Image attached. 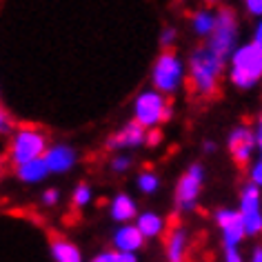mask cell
<instances>
[{
  "instance_id": "1",
  "label": "cell",
  "mask_w": 262,
  "mask_h": 262,
  "mask_svg": "<svg viewBox=\"0 0 262 262\" xmlns=\"http://www.w3.org/2000/svg\"><path fill=\"white\" fill-rule=\"evenodd\" d=\"M222 58H218L209 47H200L191 56V91L202 98H211L218 87V76Z\"/></svg>"
},
{
  "instance_id": "2",
  "label": "cell",
  "mask_w": 262,
  "mask_h": 262,
  "mask_svg": "<svg viewBox=\"0 0 262 262\" xmlns=\"http://www.w3.org/2000/svg\"><path fill=\"white\" fill-rule=\"evenodd\" d=\"M262 78V49L258 45H247L235 51L231 64V80L235 87L249 89Z\"/></svg>"
},
{
  "instance_id": "3",
  "label": "cell",
  "mask_w": 262,
  "mask_h": 262,
  "mask_svg": "<svg viewBox=\"0 0 262 262\" xmlns=\"http://www.w3.org/2000/svg\"><path fill=\"white\" fill-rule=\"evenodd\" d=\"M45 147H47L45 134H40V131H36V129H29V127L20 129L14 136V142H11V149H9L11 165L20 167L36 158H42Z\"/></svg>"
},
{
  "instance_id": "4",
  "label": "cell",
  "mask_w": 262,
  "mask_h": 262,
  "mask_svg": "<svg viewBox=\"0 0 262 262\" xmlns=\"http://www.w3.org/2000/svg\"><path fill=\"white\" fill-rule=\"evenodd\" d=\"M235 29H238V23H235L233 9H220L218 16H215V29L211 34V40H209V49L218 58H222V60L233 49Z\"/></svg>"
},
{
  "instance_id": "5",
  "label": "cell",
  "mask_w": 262,
  "mask_h": 262,
  "mask_svg": "<svg viewBox=\"0 0 262 262\" xmlns=\"http://www.w3.org/2000/svg\"><path fill=\"white\" fill-rule=\"evenodd\" d=\"M182 76V64L178 60L173 49H165L156 60L154 67V84L158 91H165V94H171V91L178 87Z\"/></svg>"
},
{
  "instance_id": "6",
  "label": "cell",
  "mask_w": 262,
  "mask_h": 262,
  "mask_svg": "<svg viewBox=\"0 0 262 262\" xmlns=\"http://www.w3.org/2000/svg\"><path fill=\"white\" fill-rule=\"evenodd\" d=\"M169 116H171V109L165 104V98L158 91H145L136 100V120L142 127H154V124L167 120Z\"/></svg>"
},
{
  "instance_id": "7",
  "label": "cell",
  "mask_w": 262,
  "mask_h": 262,
  "mask_svg": "<svg viewBox=\"0 0 262 262\" xmlns=\"http://www.w3.org/2000/svg\"><path fill=\"white\" fill-rule=\"evenodd\" d=\"M240 213L247 227V235H255L262 231V213H260V193L255 185H249L240 200Z\"/></svg>"
},
{
  "instance_id": "8",
  "label": "cell",
  "mask_w": 262,
  "mask_h": 262,
  "mask_svg": "<svg viewBox=\"0 0 262 262\" xmlns=\"http://www.w3.org/2000/svg\"><path fill=\"white\" fill-rule=\"evenodd\" d=\"M200 187H202V167L191 165L189 171L180 178L178 187H176V202H178V207L191 209L200 193Z\"/></svg>"
},
{
  "instance_id": "9",
  "label": "cell",
  "mask_w": 262,
  "mask_h": 262,
  "mask_svg": "<svg viewBox=\"0 0 262 262\" xmlns=\"http://www.w3.org/2000/svg\"><path fill=\"white\" fill-rule=\"evenodd\" d=\"M215 220H218V225L222 229V235H225V245L227 247H235L247 235V227H245V220H242L240 211L222 209V211H218V215H215Z\"/></svg>"
},
{
  "instance_id": "10",
  "label": "cell",
  "mask_w": 262,
  "mask_h": 262,
  "mask_svg": "<svg viewBox=\"0 0 262 262\" xmlns=\"http://www.w3.org/2000/svg\"><path fill=\"white\" fill-rule=\"evenodd\" d=\"M253 145H258V142H255L253 134L247 127H240V129L231 131V136H229V151H231L233 162L240 169L247 167L249 156H251V151H253Z\"/></svg>"
},
{
  "instance_id": "11",
  "label": "cell",
  "mask_w": 262,
  "mask_h": 262,
  "mask_svg": "<svg viewBox=\"0 0 262 262\" xmlns=\"http://www.w3.org/2000/svg\"><path fill=\"white\" fill-rule=\"evenodd\" d=\"M167 255H169V262H187V233L180 225L169 227Z\"/></svg>"
},
{
  "instance_id": "12",
  "label": "cell",
  "mask_w": 262,
  "mask_h": 262,
  "mask_svg": "<svg viewBox=\"0 0 262 262\" xmlns=\"http://www.w3.org/2000/svg\"><path fill=\"white\" fill-rule=\"evenodd\" d=\"M49 245H51V255L56 258V262H82L80 251L76 249V245H71L60 233L49 231Z\"/></svg>"
},
{
  "instance_id": "13",
  "label": "cell",
  "mask_w": 262,
  "mask_h": 262,
  "mask_svg": "<svg viewBox=\"0 0 262 262\" xmlns=\"http://www.w3.org/2000/svg\"><path fill=\"white\" fill-rule=\"evenodd\" d=\"M145 138H147V136H145V127H142L138 120H134V122H129L122 131H118L114 138L107 142V147L109 149H116V147H136V145H140Z\"/></svg>"
},
{
  "instance_id": "14",
  "label": "cell",
  "mask_w": 262,
  "mask_h": 262,
  "mask_svg": "<svg viewBox=\"0 0 262 262\" xmlns=\"http://www.w3.org/2000/svg\"><path fill=\"white\" fill-rule=\"evenodd\" d=\"M45 160H47V165L51 171L60 173V171H67V169L74 167L76 162V154L74 149L64 147V145H58V147H51L47 154H45Z\"/></svg>"
},
{
  "instance_id": "15",
  "label": "cell",
  "mask_w": 262,
  "mask_h": 262,
  "mask_svg": "<svg viewBox=\"0 0 262 262\" xmlns=\"http://www.w3.org/2000/svg\"><path fill=\"white\" fill-rule=\"evenodd\" d=\"M142 240H145V233H142L138 227H122L120 231L116 233V238H114L118 251H127V253L140 249Z\"/></svg>"
},
{
  "instance_id": "16",
  "label": "cell",
  "mask_w": 262,
  "mask_h": 262,
  "mask_svg": "<svg viewBox=\"0 0 262 262\" xmlns=\"http://www.w3.org/2000/svg\"><path fill=\"white\" fill-rule=\"evenodd\" d=\"M49 171H51V169L47 165V160H45V156H42V158H36V160L27 162V165L16 167V176L20 180H25V182H38V180H42Z\"/></svg>"
},
{
  "instance_id": "17",
  "label": "cell",
  "mask_w": 262,
  "mask_h": 262,
  "mask_svg": "<svg viewBox=\"0 0 262 262\" xmlns=\"http://www.w3.org/2000/svg\"><path fill=\"white\" fill-rule=\"evenodd\" d=\"M111 215L118 220V222H127L131 220L136 215V205H134V200L129 198V195H116L114 202H111Z\"/></svg>"
},
{
  "instance_id": "18",
  "label": "cell",
  "mask_w": 262,
  "mask_h": 262,
  "mask_svg": "<svg viewBox=\"0 0 262 262\" xmlns=\"http://www.w3.org/2000/svg\"><path fill=\"white\" fill-rule=\"evenodd\" d=\"M138 229L145 235H149V238H154V235H158L162 231V220L154 213H142L138 220Z\"/></svg>"
},
{
  "instance_id": "19",
  "label": "cell",
  "mask_w": 262,
  "mask_h": 262,
  "mask_svg": "<svg viewBox=\"0 0 262 262\" xmlns=\"http://www.w3.org/2000/svg\"><path fill=\"white\" fill-rule=\"evenodd\" d=\"M193 27L198 34H213L215 29V18L211 14H207V11H198V14L193 16Z\"/></svg>"
},
{
  "instance_id": "20",
  "label": "cell",
  "mask_w": 262,
  "mask_h": 262,
  "mask_svg": "<svg viewBox=\"0 0 262 262\" xmlns=\"http://www.w3.org/2000/svg\"><path fill=\"white\" fill-rule=\"evenodd\" d=\"M138 187L145 193H151V191H156V187H158V178H156L154 173H142L138 178Z\"/></svg>"
},
{
  "instance_id": "21",
  "label": "cell",
  "mask_w": 262,
  "mask_h": 262,
  "mask_svg": "<svg viewBox=\"0 0 262 262\" xmlns=\"http://www.w3.org/2000/svg\"><path fill=\"white\" fill-rule=\"evenodd\" d=\"M89 187L87 185H80L76 189V193H74V207H82V205H87L89 202Z\"/></svg>"
},
{
  "instance_id": "22",
  "label": "cell",
  "mask_w": 262,
  "mask_h": 262,
  "mask_svg": "<svg viewBox=\"0 0 262 262\" xmlns=\"http://www.w3.org/2000/svg\"><path fill=\"white\" fill-rule=\"evenodd\" d=\"M94 262H122V253L120 251H104L98 255Z\"/></svg>"
},
{
  "instance_id": "23",
  "label": "cell",
  "mask_w": 262,
  "mask_h": 262,
  "mask_svg": "<svg viewBox=\"0 0 262 262\" xmlns=\"http://www.w3.org/2000/svg\"><path fill=\"white\" fill-rule=\"evenodd\" d=\"M247 9L255 16H262V0H247Z\"/></svg>"
},
{
  "instance_id": "24",
  "label": "cell",
  "mask_w": 262,
  "mask_h": 262,
  "mask_svg": "<svg viewBox=\"0 0 262 262\" xmlns=\"http://www.w3.org/2000/svg\"><path fill=\"white\" fill-rule=\"evenodd\" d=\"M225 258H227V262H242L240 253L235 251V247H227V251H225Z\"/></svg>"
},
{
  "instance_id": "25",
  "label": "cell",
  "mask_w": 262,
  "mask_h": 262,
  "mask_svg": "<svg viewBox=\"0 0 262 262\" xmlns=\"http://www.w3.org/2000/svg\"><path fill=\"white\" fill-rule=\"evenodd\" d=\"M253 185L255 187H262V162H258L253 169Z\"/></svg>"
},
{
  "instance_id": "26",
  "label": "cell",
  "mask_w": 262,
  "mask_h": 262,
  "mask_svg": "<svg viewBox=\"0 0 262 262\" xmlns=\"http://www.w3.org/2000/svg\"><path fill=\"white\" fill-rule=\"evenodd\" d=\"M111 167H114L116 171H122V169L129 167V160H127V158H116L114 162H111Z\"/></svg>"
},
{
  "instance_id": "27",
  "label": "cell",
  "mask_w": 262,
  "mask_h": 262,
  "mask_svg": "<svg viewBox=\"0 0 262 262\" xmlns=\"http://www.w3.org/2000/svg\"><path fill=\"white\" fill-rule=\"evenodd\" d=\"M45 202H47V205H56L58 202V191L56 189H49V191L45 193Z\"/></svg>"
},
{
  "instance_id": "28",
  "label": "cell",
  "mask_w": 262,
  "mask_h": 262,
  "mask_svg": "<svg viewBox=\"0 0 262 262\" xmlns=\"http://www.w3.org/2000/svg\"><path fill=\"white\" fill-rule=\"evenodd\" d=\"M160 138H162V134H160V131H151V134L147 136V142H149V145H158Z\"/></svg>"
},
{
  "instance_id": "29",
  "label": "cell",
  "mask_w": 262,
  "mask_h": 262,
  "mask_svg": "<svg viewBox=\"0 0 262 262\" xmlns=\"http://www.w3.org/2000/svg\"><path fill=\"white\" fill-rule=\"evenodd\" d=\"M253 45H258L262 49V23L258 25V29H255V38H253Z\"/></svg>"
},
{
  "instance_id": "30",
  "label": "cell",
  "mask_w": 262,
  "mask_h": 262,
  "mask_svg": "<svg viewBox=\"0 0 262 262\" xmlns=\"http://www.w3.org/2000/svg\"><path fill=\"white\" fill-rule=\"evenodd\" d=\"M9 134V116H7V111H3V136H7Z\"/></svg>"
},
{
  "instance_id": "31",
  "label": "cell",
  "mask_w": 262,
  "mask_h": 262,
  "mask_svg": "<svg viewBox=\"0 0 262 262\" xmlns=\"http://www.w3.org/2000/svg\"><path fill=\"white\" fill-rule=\"evenodd\" d=\"M171 40H173V31H171V29H167L165 34H162V45H165V47H167V45L171 42Z\"/></svg>"
},
{
  "instance_id": "32",
  "label": "cell",
  "mask_w": 262,
  "mask_h": 262,
  "mask_svg": "<svg viewBox=\"0 0 262 262\" xmlns=\"http://www.w3.org/2000/svg\"><path fill=\"white\" fill-rule=\"evenodd\" d=\"M255 142H258L260 154H262V116H260V129H258V136H255Z\"/></svg>"
},
{
  "instance_id": "33",
  "label": "cell",
  "mask_w": 262,
  "mask_h": 262,
  "mask_svg": "<svg viewBox=\"0 0 262 262\" xmlns=\"http://www.w3.org/2000/svg\"><path fill=\"white\" fill-rule=\"evenodd\" d=\"M253 262H262V247H258L253 251Z\"/></svg>"
},
{
  "instance_id": "34",
  "label": "cell",
  "mask_w": 262,
  "mask_h": 262,
  "mask_svg": "<svg viewBox=\"0 0 262 262\" xmlns=\"http://www.w3.org/2000/svg\"><path fill=\"white\" fill-rule=\"evenodd\" d=\"M207 3H215V0H207Z\"/></svg>"
}]
</instances>
